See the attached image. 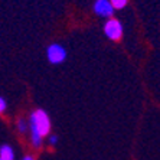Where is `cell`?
I'll return each mask as SVG.
<instances>
[{
	"label": "cell",
	"instance_id": "obj_1",
	"mask_svg": "<svg viewBox=\"0 0 160 160\" xmlns=\"http://www.w3.org/2000/svg\"><path fill=\"white\" fill-rule=\"evenodd\" d=\"M29 128H30V138L33 147L39 149L43 142V137L48 136L51 131V120L46 111L43 110H35L29 120Z\"/></svg>",
	"mask_w": 160,
	"mask_h": 160
},
{
	"label": "cell",
	"instance_id": "obj_2",
	"mask_svg": "<svg viewBox=\"0 0 160 160\" xmlns=\"http://www.w3.org/2000/svg\"><path fill=\"white\" fill-rule=\"evenodd\" d=\"M124 29L123 25L120 22L118 19L116 18H108L104 23V35L105 38H108L110 41H120L123 38Z\"/></svg>",
	"mask_w": 160,
	"mask_h": 160
},
{
	"label": "cell",
	"instance_id": "obj_3",
	"mask_svg": "<svg viewBox=\"0 0 160 160\" xmlns=\"http://www.w3.org/2000/svg\"><path fill=\"white\" fill-rule=\"evenodd\" d=\"M67 49L63 48L61 43H51L46 48V58L52 65H59L67 59Z\"/></svg>",
	"mask_w": 160,
	"mask_h": 160
},
{
	"label": "cell",
	"instance_id": "obj_4",
	"mask_svg": "<svg viewBox=\"0 0 160 160\" xmlns=\"http://www.w3.org/2000/svg\"><path fill=\"white\" fill-rule=\"evenodd\" d=\"M92 12L98 18L108 19L112 18V15H114V8H112L110 0H95L92 4Z\"/></svg>",
	"mask_w": 160,
	"mask_h": 160
},
{
	"label": "cell",
	"instance_id": "obj_5",
	"mask_svg": "<svg viewBox=\"0 0 160 160\" xmlns=\"http://www.w3.org/2000/svg\"><path fill=\"white\" fill-rule=\"evenodd\" d=\"M0 160H15V153L9 144L0 146Z\"/></svg>",
	"mask_w": 160,
	"mask_h": 160
},
{
	"label": "cell",
	"instance_id": "obj_6",
	"mask_svg": "<svg viewBox=\"0 0 160 160\" xmlns=\"http://www.w3.org/2000/svg\"><path fill=\"white\" fill-rule=\"evenodd\" d=\"M110 2H111L114 10H123L128 4V0H110Z\"/></svg>",
	"mask_w": 160,
	"mask_h": 160
},
{
	"label": "cell",
	"instance_id": "obj_7",
	"mask_svg": "<svg viewBox=\"0 0 160 160\" xmlns=\"http://www.w3.org/2000/svg\"><path fill=\"white\" fill-rule=\"evenodd\" d=\"M28 128H29V126H28L26 121H25L23 118H19L18 120V130H19V133L25 134L28 131Z\"/></svg>",
	"mask_w": 160,
	"mask_h": 160
},
{
	"label": "cell",
	"instance_id": "obj_8",
	"mask_svg": "<svg viewBox=\"0 0 160 160\" xmlns=\"http://www.w3.org/2000/svg\"><path fill=\"white\" fill-rule=\"evenodd\" d=\"M6 107H8V102L4 100L3 97H0V114H3L6 111Z\"/></svg>",
	"mask_w": 160,
	"mask_h": 160
},
{
	"label": "cell",
	"instance_id": "obj_9",
	"mask_svg": "<svg viewBox=\"0 0 160 160\" xmlns=\"http://www.w3.org/2000/svg\"><path fill=\"white\" fill-rule=\"evenodd\" d=\"M48 143H49L51 146H55L56 143H58V137H56V136H49Z\"/></svg>",
	"mask_w": 160,
	"mask_h": 160
},
{
	"label": "cell",
	"instance_id": "obj_10",
	"mask_svg": "<svg viewBox=\"0 0 160 160\" xmlns=\"http://www.w3.org/2000/svg\"><path fill=\"white\" fill-rule=\"evenodd\" d=\"M22 160H35V159H33V156H30V154H28V156H25Z\"/></svg>",
	"mask_w": 160,
	"mask_h": 160
}]
</instances>
